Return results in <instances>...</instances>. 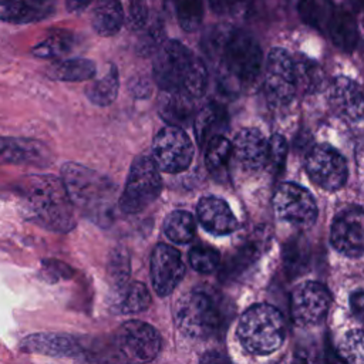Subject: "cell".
Masks as SVG:
<instances>
[{
  "instance_id": "obj_40",
  "label": "cell",
  "mask_w": 364,
  "mask_h": 364,
  "mask_svg": "<svg viewBox=\"0 0 364 364\" xmlns=\"http://www.w3.org/2000/svg\"><path fill=\"white\" fill-rule=\"evenodd\" d=\"M287 155V142L284 136L280 134L272 135V138L267 141V161L266 165H269L273 171H282L284 161Z\"/></svg>"
},
{
  "instance_id": "obj_20",
  "label": "cell",
  "mask_w": 364,
  "mask_h": 364,
  "mask_svg": "<svg viewBox=\"0 0 364 364\" xmlns=\"http://www.w3.org/2000/svg\"><path fill=\"white\" fill-rule=\"evenodd\" d=\"M50 151L38 141L16 136H0V165L46 164Z\"/></svg>"
},
{
  "instance_id": "obj_30",
  "label": "cell",
  "mask_w": 364,
  "mask_h": 364,
  "mask_svg": "<svg viewBox=\"0 0 364 364\" xmlns=\"http://www.w3.org/2000/svg\"><path fill=\"white\" fill-rule=\"evenodd\" d=\"M74 44V36L64 30H57L48 34L41 43L33 47L31 53L41 58H54L70 53Z\"/></svg>"
},
{
  "instance_id": "obj_39",
  "label": "cell",
  "mask_w": 364,
  "mask_h": 364,
  "mask_svg": "<svg viewBox=\"0 0 364 364\" xmlns=\"http://www.w3.org/2000/svg\"><path fill=\"white\" fill-rule=\"evenodd\" d=\"M191 266L199 273H212L218 269L220 262L219 252L208 245L193 246L189 252Z\"/></svg>"
},
{
  "instance_id": "obj_1",
  "label": "cell",
  "mask_w": 364,
  "mask_h": 364,
  "mask_svg": "<svg viewBox=\"0 0 364 364\" xmlns=\"http://www.w3.org/2000/svg\"><path fill=\"white\" fill-rule=\"evenodd\" d=\"M210 54L216 60L219 88L236 95L256 81L262 71V48L247 31L236 27L218 28L210 41Z\"/></svg>"
},
{
  "instance_id": "obj_38",
  "label": "cell",
  "mask_w": 364,
  "mask_h": 364,
  "mask_svg": "<svg viewBox=\"0 0 364 364\" xmlns=\"http://www.w3.org/2000/svg\"><path fill=\"white\" fill-rule=\"evenodd\" d=\"M165 41V27L161 20H156L151 23L144 34L139 37L136 43V53L142 57L152 55L161 48Z\"/></svg>"
},
{
  "instance_id": "obj_36",
  "label": "cell",
  "mask_w": 364,
  "mask_h": 364,
  "mask_svg": "<svg viewBox=\"0 0 364 364\" xmlns=\"http://www.w3.org/2000/svg\"><path fill=\"white\" fill-rule=\"evenodd\" d=\"M294 71H296V81L301 84L306 92H316L321 90L324 82V74L314 61L304 58L303 61H299L294 65Z\"/></svg>"
},
{
  "instance_id": "obj_28",
  "label": "cell",
  "mask_w": 364,
  "mask_h": 364,
  "mask_svg": "<svg viewBox=\"0 0 364 364\" xmlns=\"http://www.w3.org/2000/svg\"><path fill=\"white\" fill-rule=\"evenodd\" d=\"M94 75L95 64L88 58H68L48 68V77L58 81H85Z\"/></svg>"
},
{
  "instance_id": "obj_45",
  "label": "cell",
  "mask_w": 364,
  "mask_h": 364,
  "mask_svg": "<svg viewBox=\"0 0 364 364\" xmlns=\"http://www.w3.org/2000/svg\"><path fill=\"white\" fill-rule=\"evenodd\" d=\"M199 364H233L229 357L220 351H208L200 357Z\"/></svg>"
},
{
  "instance_id": "obj_11",
  "label": "cell",
  "mask_w": 364,
  "mask_h": 364,
  "mask_svg": "<svg viewBox=\"0 0 364 364\" xmlns=\"http://www.w3.org/2000/svg\"><path fill=\"white\" fill-rule=\"evenodd\" d=\"M306 171L316 185L330 192L341 189L348 176L346 158L328 144L314 145L309 151Z\"/></svg>"
},
{
  "instance_id": "obj_5",
  "label": "cell",
  "mask_w": 364,
  "mask_h": 364,
  "mask_svg": "<svg viewBox=\"0 0 364 364\" xmlns=\"http://www.w3.org/2000/svg\"><path fill=\"white\" fill-rule=\"evenodd\" d=\"M176 321L186 336L206 338L222 330L225 314L216 297L205 290H195L179 301Z\"/></svg>"
},
{
  "instance_id": "obj_2",
  "label": "cell",
  "mask_w": 364,
  "mask_h": 364,
  "mask_svg": "<svg viewBox=\"0 0 364 364\" xmlns=\"http://www.w3.org/2000/svg\"><path fill=\"white\" fill-rule=\"evenodd\" d=\"M17 191L24 210L36 223L60 233L75 226V208L58 176L28 175L20 181Z\"/></svg>"
},
{
  "instance_id": "obj_33",
  "label": "cell",
  "mask_w": 364,
  "mask_h": 364,
  "mask_svg": "<svg viewBox=\"0 0 364 364\" xmlns=\"http://www.w3.org/2000/svg\"><path fill=\"white\" fill-rule=\"evenodd\" d=\"M284 269L290 276L301 274L309 262V246L300 237H293L283 250Z\"/></svg>"
},
{
  "instance_id": "obj_50",
  "label": "cell",
  "mask_w": 364,
  "mask_h": 364,
  "mask_svg": "<svg viewBox=\"0 0 364 364\" xmlns=\"http://www.w3.org/2000/svg\"><path fill=\"white\" fill-rule=\"evenodd\" d=\"M350 1V4H351V7H353V10L354 11H360L361 10V7H363V0H348Z\"/></svg>"
},
{
  "instance_id": "obj_42",
  "label": "cell",
  "mask_w": 364,
  "mask_h": 364,
  "mask_svg": "<svg viewBox=\"0 0 364 364\" xmlns=\"http://www.w3.org/2000/svg\"><path fill=\"white\" fill-rule=\"evenodd\" d=\"M131 30H142L148 23V9L144 0H129L124 17Z\"/></svg>"
},
{
  "instance_id": "obj_12",
  "label": "cell",
  "mask_w": 364,
  "mask_h": 364,
  "mask_svg": "<svg viewBox=\"0 0 364 364\" xmlns=\"http://www.w3.org/2000/svg\"><path fill=\"white\" fill-rule=\"evenodd\" d=\"M264 87L269 98L280 105L291 102L297 81L294 63L283 48H272L264 65Z\"/></svg>"
},
{
  "instance_id": "obj_37",
  "label": "cell",
  "mask_w": 364,
  "mask_h": 364,
  "mask_svg": "<svg viewBox=\"0 0 364 364\" xmlns=\"http://www.w3.org/2000/svg\"><path fill=\"white\" fill-rule=\"evenodd\" d=\"M206 85H208L206 67L202 63V60L195 57L188 74L185 75L182 91L186 92L191 98H200L205 94Z\"/></svg>"
},
{
  "instance_id": "obj_14",
  "label": "cell",
  "mask_w": 364,
  "mask_h": 364,
  "mask_svg": "<svg viewBox=\"0 0 364 364\" xmlns=\"http://www.w3.org/2000/svg\"><path fill=\"white\" fill-rule=\"evenodd\" d=\"M185 274L181 253L165 243L155 246L151 255V280L158 296L171 294Z\"/></svg>"
},
{
  "instance_id": "obj_9",
  "label": "cell",
  "mask_w": 364,
  "mask_h": 364,
  "mask_svg": "<svg viewBox=\"0 0 364 364\" xmlns=\"http://www.w3.org/2000/svg\"><path fill=\"white\" fill-rule=\"evenodd\" d=\"M195 55L178 40H166L155 53L154 78L162 91L182 90Z\"/></svg>"
},
{
  "instance_id": "obj_17",
  "label": "cell",
  "mask_w": 364,
  "mask_h": 364,
  "mask_svg": "<svg viewBox=\"0 0 364 364\" xmlns=\"http://www.w3.org/2000/svg\"><path fill=\"white\" fill-rule=\"evenodd\" d=\"M328 102L343 119L360 122L363 119V92L360 85L348 77H336L330 85Z\"/></svg>"
},
{
  "instance_id": "obj_27",
  "label": "cell",
  "mask_w": 364,
  "mask_h": 364,
  "mask_svg": "<svg viewBox=\"0 0 364 364\" xmlns=\"http://www.w3.org/2000/svg\"><path fill=\"white\" fill-rule=\"evenodd\" d=\"M118 90H119L118 68L117 65L109 64L107 73L85 88V94L92 104L98 107H107L115 101L118 95Z\"/></svg>"
},
{
  "instance_id": "obj_49",
  "label": "cell",
  "mask_w": 364,
  "mask_h": 364,
  "mask_svg": "<svg viewBox=\"0 0 364 364\" xmlns=\"http://www.w3.org/2000/svg\"><path fill=\"white\" fill-rule=\"evenodd\" d=\"M326 364H344V363L337 357V354H336L334 351H330V353L327 354Z\"/></svg>"
},
{
  "instance_id": "obj_10",
  "label": "cell",
  "mask_w": 364,
  "mask_h": 364,
  "mask_svg": "<svg viewBox=\"0 0 364 364\" xmlns=\"http://www.w3.org/2000/svg\"><path fill=\"white\" fill-rule=\"evenodd\" d=\"M276 216L297 228H310L317 218V205L313 195L303 186L284 182L273 196Z\"/></svg>"
},
{
  "instance_id": "obj_21",
  "label": "cell",
  "mask_w": 364,
  "mask_h": 364,
  "mask_svg": "<svg viewBox=\"0 0 364 364\" xmlns=\"http://www.w3.org/2000/svg\"><path fill=\"white\" fill-rule=\"evenodd\" d=\"M323 31L336 47L346 53L354 51L358 44V27L354 16L333 3L327 11Z\"/></svg>"
},
{
  "instance_id": "obj_51",
  "label": "cell",
  "mask_w": 364,
  "mask_h": 364,
  "mask_svg": "<svg viewBox=\"0 0 364 364\" xmlns=\"http://www.w3.org/2000/svg\"><path fill=\"white\" fill-rule=\"evenodd\" d=\"M13 1H16V0H0V6H10Z\"/></svg>"
},
{
  "instance_id": "obj_6",
  "label": "cell",
  "mask_w": 364,
  "mask_h": 364,
  "mask_svg": "<svg viewBox=\"0 0 364 364\" xmlns=\"http://www.w3.org/2000/svg\"><path fill=\"white\" fill-rule=\"evenodd\" d=\"M162 178L159 169L148 155H139L134 159L125 188L119 198V209L134 215L146 209L159 196Z\"/></svg>"
},
{
  "instance_id": "obj_32",
  "label": "cell",
  "mask_w": 364,
  "mask_h": 364,
  "mask_svg": "<svg viewBox=\"0 0 364 364\" xmlns=\"http://www.w3.org/2000/svg\"><path fill=\"white\" fill-rule=\"evenodd\" d=\"M334 353L344 364H364L361 328H353L344 333L338 340Z\"/></svg>"
},
{
  "instance_id": "obj_43",
  "label": "cell",
  "mask_w": 364,
  "mask_h": 364,
  "mask_svg": "<svg viewBox=\"0 0 364 364\" xmlns=\"http://www.w3.org/2000/svg\"><path fill=\"white\" fill-rule=\"evenodd\" d=\"M41 272H43L44 277L50 282L67 280L74 273L68 264H65L61 260H55V259H44L41 262Z\"/></svg>"
},
{
  "instance_id": "obj_44",
  "label": "cell",
  "mask_w": 364,
  "mask_h": 364,
  "mask_svg": "<svg viewBox=\"0 0 364 364\" xmlns=\"http://www.w3.org/2000/svg\"><path fill=\"white\" fill-rule=\"evenodd\" d=\"M129 91L135 98H146L151 94V82L144 77H135L129 81Z\"/></svg>"
},
{
  "instance_id": "obj_26",
  "label": "cell",
  "mask_w": 364,
  "mask_h": 364,
  "mask_svg": "<svg viewBox=\"0 0 364 364\" xmlns=\"http://www.w3.org/2000/svg\"><path fill=\"white\" fill-rule=\"evenodd\" d=\"M117 309L122 314H135L144 311L151 304V296L146 286L141 282H125L118 286Z\"/></svg>"
},
{
  "instance_id": "obj_31",
  "label": "cell",
  "mask_w": 364,
  "mask_h": 364,
  "mask_svg": "<svg viewBox=\"0 0 364 364\" xmlns=\"http://www.w3.org/2000/svg\"><path fill=\"white\" fill-rule=\"evenodd\" d=\"M232 158V142L223 136L216 135L206 142L205 164L212 173L222 172Z\"/></svg>"
},
{
  "instance_id": "obj_15",
  "label": "cell",
  "mask_w": 364,
  "mask_h": 364,
  "mask_svg": "<svg viewBox=\"0 0 364 364\" xmlns=\"http://www.w3.org/2000/svg\"><path fill=\"white\" fill-rule=\"evenodd\" d=\"M330 242L344 256L360 257L363 255L364 228L361 206H351L336 216L330 230Z\"/></svg>"
},
{
  "instance_id": "obj_41",
  "label": "cell",
  "mask_w": 364,
  "mask_h": 364,
  "mask_svg": "<svg viewBox=\"0 0 364 364\" xmlns=\"http://www.w3.org/2000/svg\"><path fill=\"white\" fill-rule=\"evenodd\" d=\"M256 256H257V252L252 245L240 247L239 252L229 260V263L225 264L223 276L230 277V276L239 274L256 259Z\"/></svg>"
},
{
  "instance_id": "obj_47",
  "label": "cell",
  "mask_w": 364,
  "mask_h": 364,
  "mask_svg": "<svg viewBox=\"0 0 364 364\" xmlns=\"http://www.w3.org/2000/svg\"><path fill=\"white\" fill-rule=\"evenodd\" d=\"M363 299H364V294H363V290L358 289L357 291H354L350 297V304H351V310L355 316L361 317L363 316Z\"/></svg>"
},
{
  "instance_id": "obj_3",
  "label": "cell",
  "mask_w": 364,
  "mask_h": 364,
  "mask_svg": "<svg viewBox=\"0 0 364 364\" xmlns=\"http://www.w3.org/2000/svg\"><path fill=\"white\" fill-rule=\"evenodd\" d=\"M60 179L74 208L94 219L102 220L109 215L117 192L111 179L75 162H67L61 166Z\"/></svg>"
},
{
  "instance_id": "obj_23",
  "label": "cell",
  "mask_w": 364,
  "mask_h": 364,
  "mask_svg": "<svg viewBox=\"0 0 364 364\" xmlns=\"http://www.w3.org/2000/svg\"><path fill=\"white\" fill-rule=\"evenodd\" d=\"M54 0H17L1 13V20L13 24H28L54 13Z\"/></svg>"
},
{
  "instance_id": "obj_35",
  "label": "cell",
  "mask_w": 364,
  "mask_h": 364,
  "mask_svg": "<svg viewBox=\"0 0 364 364\" xmlns=\"http://www.w3.org/2000/svg\"><path fill=\"white\" fill-rule=\"evenodd\" d=\"M330 6L331 1L327 0H300L297 3V13L306 24L323 31L324 20Z\"/></svg>"
},
{
  "instance_id": "obj_48",
  "label": "cell",
  "mask_w": 364,
  "mask_h": 364,
  "mask_svg": "<svg viewBox=\"0 0 364 364\" xmlns=\"http://www.w3.org/2000/svg\"><path fill=\"white\" fill-rule=\"evenodd\" d=\"M91 0H65V7L71 13H81L90 6Z\"/></svg>"
},
{
  "instance_id": "obj_19",
  "label": "cell",
  "mask_w": 364,
  "mask_h": 364,
  "mask_svg": "<svg viewBox=\"0 0 364 364\" xmlns=\"http://www.w3.org/2000/svg\"><path fill=\"white\" fill-rule=\"evenodd\" d=\"M200 225L212 235L225 236L236 230L237 219L230 206L220 198L203 196L196 208Z\"/></svg>"
},
{
  "instance_id": "obj_52",
  "label": "cell",
  "mask_w": 364,
  "mask_h": 364,
  "mask_svg": "<svg viewBox=\"0 0 364 364\" xmlns=\"http://www.w3.org/2000/svg\"><path fill=\"white\" fill-rule=\"evenodd\" d=\"M94 364H109V363H104V361H102V363H94Z\"/></svg>"
},
{
  "instance_id": "obj_18",
  "label": "cell",
  "mask_w": 364,
  "mask_h": 364,
  "mask_svg": "<svg viewBox=\"0 0 364 364\" xmlns=\"http://www.w3.org/2000/svg\"><path fill=\"white\" fill-rule=\"evenodd\" d=\"M18 350L50 357H75L81 353V347L75 338L60 333L28 334L18 343Z\"/></svg>"
},
{
  "instance_id": "obj_25",
  "label": "cell",
  "mask_w": 364,
  "mask_h": 364,
  "mask_svg": "<svg viewBox=\"0 0 364 364\" xmlns=\"http://www.w3.org/2000/svg\"><path fill=\"white\" fill-rule=\"evenodd\" d=\"M92 28L101 37L117 34L124 24V9L121 0H97L91 17Z\"/></svg>"
},
{
  "instance_id": "obj_46",
  "label": "cell",
  "mask_w": 364,
  "mask_h": 364,
  "mask_svg": "<svg viewBox=\"0 0 364 364\" xmlns=\"http://www.w3.org/2000/svg\"><path fill=\"white\" fill-rule=\"evenodd\" d=\"M209 3H210V7L216 13L226 14V13L233 11L237 7V4L240 3V0H209Z\"/></svg>"
},
{
  "instance_id": "obj_29",
  "label": "cell",
  "mask_w": 364,
  "mask_h": 364,
  "mask_svg": "<svg viewBox=\"0 0 364 364\" xmlns=\"http://www.w3.org/2000/svg\"><path fill=\"white\" fill-rule=\"evenodd\" d=\"M165 235L175 243H188L195 235V220L189 212L173 210L164 222Z\"/></svg>"
},
{
  "instance_id": "obj_34",
  "label": "cell",
  "mask_w": 364,
  "mask_h": 364,
  "mask_svg": "<svg viewBox=\"0 0 364 364\" xmlns=\"http://www.w3.org/2000/svg\"><path fill=\"white\" fill-rule=\"evenodd\" d=\"M178 21L186 31L196 30L203 17V0H173Z\"/></svg>"
},
{
  "instance_id": "obj_7",
  "label": "cell",
  "mask_w": 364,
  "mask_h": 364,
  "mask_svg": "<svg viewBox=\"0 0 364 364\" xmlns=\"http://www.w3.org/2000/svg\"><path fill=\"white\" fill-rule=\"evenodd\" d=\"M193 145L189 135L178 127L161 128L152 142V161L159 171L179 173L191 165Z\"/></svg>"
},
{
  "instance_id": "obj_13",
  "label": "cell",
  "mask_w": 364,
  "mask_h": 364,
  "mask_svg": "<svg viewBox=\"0 0 364 364\" xmlns=\"http://www.w3.org/2000/svg\"><path fill=\"white\" fill-rule=\"evenodd\" d=\"M330 293L318 282L297 286L290 299V313L296 324L307 327L323 321L330 307Z\"/></svg>"
},
{
  "instance_id": "obj_24",
  "label": "cell",
  "mask_w": 364,
  "mask_h": 364,
  "mask_svg": "<svg viewBox=\"0 0 364 364\" xmlns=\"http://www.w3.org/2000/svg\"><path fill=\"white\" fill-rule=\"evenodd\" d=\"M228 127V112L225 108L216 102L206 104L193 117V129L196 139L200 145L206 144L210 138L222 135L223 129Z\"/></svg>"
},
{
  "instance_id": "obj_8",
  "label": "cell",
  "mask_w": 364,
  "mask_h": 364,
  "mask_svg": "<svg viewBox=\"0 0 364 364\" xmlns=\"http://www.w3.org/2000/svg\"><path fill=\"white\" fill-rule=\"evenodd\" d=\"M115 346L125 364H148L158 355L161 338L152 326L131 320L117 330Z\"/></svg>"
},
{
  "instance_id": "obj_4",
  "label": "cell",
  "mask_w": 364,
  "mask_h": 364,
  "mask_svg": "<svg viewBox=\"0 0 364 364\" xmlns=\"http://www.w3.org/2000/svg\"><path fill=\"white\" fill-rule=\"evenodd\" d=\"M236 334L247 353L267 355L282 347L286 337V323L276 307L255 304L240 316Z\"/></svg>"
},
{
  "instance_id": "obj_22",
  "label": "cell",
  "mask_w": 364,
  "mask_h": 364,
  "mask_svg": "<svg viewBox=\"0 0 364 364\" xmlns=\"http://www.w3.org/2000/svg\"><path fill=\"white\" fill-rule=\"evenodd\" d=\"M193 98L182 90L162 91L159 98V115L168 125L182 128L189 125L195 117Z\"/></svg>"
},
{
  "instance_id": "obj_16",
  "label": "cell",
  "mask_w": 364,
  "mask_h": 364,
  "mask_svg": "<svg viewBox=\"0 0 364 364\" xmlns=\"http://www.w3.org/2000/svg\"><path fill=\"white\" fill-rule=\"evenodd\" d=\"M232 156L247 172L262 169L267 161V141L264 135L256 128L242 129L232 142Z\"/></svg>"
}]
</instances>
